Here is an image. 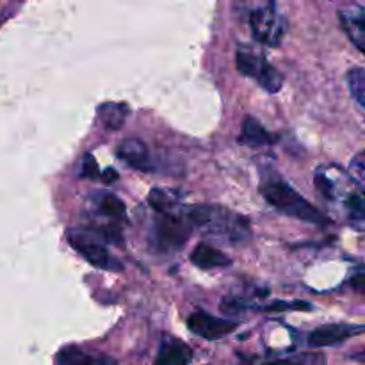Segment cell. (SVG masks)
Segmentation results:
<instances>
[{
  "label": "cell",
  "mask_w": 365,
  "mask_h": 365,
  "mask_svg": "<svg viewBox=\"0 0 365 365\" xmlns=\"http://www.w3.org/2000/svg\"><path fill=\"white\" fill-rule=\"evenodd\" d=\"M189 223L202 228L210 237L228 245H245L252 237L248 217L217 205H192L185 209Z\"/></svg>",
  "instance_id": "1"
},
{
  "label": "cell",
  "mask_w": 365,
  "mask_h": 365,
  "mask_svg": "<svg viewBox=\"0 0 365 365\" xmlns=\"http://www.w3.org/2000/svg\"><path fill=\"white\" fill-rule=\"evenodd\" d=\"M260 192L266 198L269 205L280 212L287 214V216L296 217L299 221H305L310 225H327L328 217L323 216L319 209L307 202L291 184L284 180L282 177L277 175H269L262 180L260 184Z\"/></svg>",
  "instance_id": "2"
},
{
  "label": "cell",
  "mask_w": 365,
  "mask_h": 365,
  "mask_svg": "<svg viewBox=\"0 0 365 365\" xmlns=\"http://www.w3.org/2000/svg\"><path fill=\"white\" fill-rule=\"evenodd\" d=\"M66 237L71 248L81 253L91 266L103 271H114V273L123 269V264L113 253H109L106 242L93 228H70L66 232Z\"/></svg>",
  "instance_id": "3"
},
{
  "label": "cell",
  "mask_w": 365,
  "mask_h": 365,
  "mask_svg": "<svg viewBox=\"0 0 365 365\" xmlns=\"http://www.w3.org/2000/svg\"><path fill=\"white\" fill-rule=\"evenodd\" d=\"M235 66L245 77L253 78L260 84V88L267 93H278L284 86V77L280 71L257 50L241 45L235 52Z\"/></svg>",
  "instance_id": "4"
},
{
  "label": "cell",
  "mask_w": 365,
  "mask_h": 365,
  "mask_svg": "<svg viewBox=\"0 0 365 365\" xmlns=\"http://www.w3.org/2000/svg\"><path fill=\"white\" fill-rule=\"evenodd\" d=\"M252 36L259 43L267 46H278L287 32V21L278 11L277 4L267 2L253 7L248 14Z\"/></svg>",
  "instance_id": "5"
},
{
  "label": "cell",
  "mask_w": 365,
  "mask_h": 365,
  "mask_svg": "<svg viewBox=\"0 0 365 365\" xmlns=\"http://www.w3.org/2000/svg\"><path fill=\"white\" fill-rule=\"evenodd\" d=\"M191 228L178 214H157L153 221V246L159 252H177L189 239Z\"/></svg>",
  "instance_id": "6"
},
{
  "label": "cell",
  "mask_w": 365,
  "mask_h": 365,
  "mask_svg": "<svg viewBox=\"0 0 365 365\" xmlns=\"http://www.w3.org/2000/svg\"><path fill=\"white\" fill-rule=\"evenodd\" d=\"M239 323L227 319V317H217L205 310H196L187 317V328L192 335L205 341H217L227 335L234 334L237 330Z\"/></svg>",
  "instance_id": "7"
},
{
  "label": "cell",
  "mask_w": 365,
  "mask_h": 365,
  "mask_svg": "<svg viewBox=\"0 0 365 365\" xmlns=\"http://www.w3.org/2000/svg\"><path fill=\"white\" fill-rule=\"evenodd\" d=\"M362 331V324H324V327L310 331L307 342L314 348H327V346L342 344L344 341L360 335Z\"/></svg>",
  "instance_id": "8"
},
{
  "label": "cell",
  "mask_w": 365,
  "mask_h": 365,
  "mask_svg": "<svg viewBox=\"0 0 365 365\" xmlns=\"http://www.w3.org/2000/svg\"><path fill=\"white\" fill-rule=\"evenodd\" d=\"M339 20H341V25L342 29H344L346 36L351 39L353 45L356 46V50H359V52H364L365 7L362 4L344 7V9L339 11Z\"/></svg>",
  "instance_id": "9"
},
{
  "label": "cell",
  "mask_w": 365,
  "mask_h": 365,
  "mask_svg": "<svg viewBox=\"0 0 365 365\" xmlns=\"http://www.w3.org/2000/svg\"><path fill=\"white\" fill-rule=\"evenodd\" d=\"M57 365H118L113 356L100 351H88L78 346H68L57 355Z\"/></svg>",
  "instance_id": "10"
},
{
  "label": "cell",
  "mask_w": 365,
  "mask_h": 365,
  "mask_svg": "<svg viewBox=\"0 0 365 365\" xmlns=\"http://www.w3.org/2000/svg\"><path fill=\"white\" fill-rule=\"evenodd\" d=\"M118 157L128 164V166L135 168V170L150 171L152 170V157H150V150L141 139L128 138L118 146Z\"/></svg>",
  "instance_id": "11"
},
{
  "label": "cell",
  "mask_w": 365,
  "mask_h": 365,
  "mask_svg": "<svg viewBox=\"0 0 365 365\" xmlns=\"http://www.w3.org/2000/svg\"><path fill=\"white\" fill-rule=\"evenodd\" d=\"M192 359V351L185 342L178 339L168 337L160 344L159 353H157L155 365H189Z\"/></svg>",
  "instance_id": "12"
},
{
  "label": "cell",
  "mask_w": 365,
  "mask_h": 365,
  "mask_svg": "<svg viewBox=\"0 0 365 365\" xmlns=\"http://www.w3.org/2000/svg\"><path fill=\"white\" fill-rule=\"evenodd\" d=\"M239 143L245 146H252V148H259V146L273 145L274 135H271L269 132L266 130V127H264L257 118H253L252 114H250V116H246L245 121H242Z\"/></svg>",
  "instance_id": "13"
},
{
  "label": "cell",
  "mask_w": 365,
  "mask_h": 365,
  "mask_svg": "<svg viewBox=\"0 0 365 365\" xmlns=\"http://www.w3.org/2000/svg\"><path fill=\"white\" fill-rule=\"evenodd\" d=\"M191 262L200 269H216L230 266L232 260L221 250L214 248L209 242H200L191 253Z\"/></svg>",
  "instance_id": "14"
},
{
  "label": "cell",
  "mask_w": 365,
  "mask_h": 365,
  "mask_svg": "<svg viewBox=\"0 0 365 365\" xmlns=\"http://www.w3.org/2000/svg\"><path fill=\"white\" fill-rule=\"evenodd\" d=\"M98 116L107 130H120L130 116V107L123 102H106L98 107Z\"/></svg>",
  "instance_id": "15"
},
{
  "label": "cell",
  "mask_w": 365,
  "mask_h": 365,
  "mask_svg": "<svg viewBox=\"0 0 365 365\" xmlns=\"http://www.w3.org/2000/svg\"><path fill=\"white\" fill-rule=\"evenodd\" d=\"M148 203L157 214H177L180 207V196L171 189L155 187L150 191Z\"/></svg>",
  "instance_id": "16"
},
{
  "label": "cell",
  "mask_w": 365,
  "mask_h": 365,
  "mask_svg": "<svg viewBox=\"0 0 365 365\" xmlns=\"http://www.w3.org/2000/svg\"><path fill=\"white\" fill-rule=\"evenodd\" d=\"M93 203H95L96 209H98V212L102 216L113 217V220H123L127 216V207H125V203L116 195H110V192H96Z\"/></svg>",
  "instance_id": "17"
},
{
  "label": "cell",
  "mask_w": 365,
  "mask_h": 365,
  "mask_svg": "<svg viewBox=\"0 0 365 365\" xmlns=\"http://www.w3.org/2000/svg\"><path fill=\"white\" fill-rule=\"evenodd\" d=\"M346 82H348V89L351 98L355 100L356 107L360 113L365 110V70L362 66H355L348 71L346 75Z\"/></svg>",
  "instance_id": "18"
},
{
  "label": "cell",
  "mask_w": 365,
  "mask_h": 365,
  "mask_svg": "<svg viewBox=\"0 0 365 365\" xmlns=\"http://www.w3.org/2000/svg\"><path fill=\"white\" fill-rule=\"evenodd\" d=\"M346 209H348L349 221L351 225H355L356 230H364V214H365V205L364 198L360 192H353L346 200Z\"/></svg>",
  "instance_id": "19"
},
{
  "label": "cell",
  "mask_w": 365,
  "mask_h": 365,
  "mask_svg": "<svg viewBox=\"0 0 365 365\" xmlns=\"http://www.w3.org/2000/svg\"><path fill=\"white\" fill-rule=\"evenodd\" d=\"M316 187L317 191L321 192V195L324 196V198H334L335 196V185L334 182L330 180V178L327 177V175L323 173V170H317L316 173Z\"/></svg>",
  "instance_id": "20"
},
{
  "label": "cell",
  "mask_w": 365,
  "mask_h": 365,
  "mask_svg": "<svg viewBox=\"0 0 365 365\" xmlns=\"http://www.w3.org/2000/svg\"><path fill=\"white\" fill-rule=\"evenodd\" d=\"M81 177H84V178H96V177H100L98 163H96L95 157L89 155V153L84 157V159H82Z\"/></svg>",
  "instance_id": "21"
},
{
  "label": "cell",
  "mask_w": 365,
  "mask_h": 365,
  "mask_svg": "<svg viewBox=\"0 0 365 365\" xmlns=\"http://www.w3.org/2000/svg\"><path fill=\"white\" fill-rule=\"evenodd\" d=\"M349 168H351L353 175H355V177L359 178V182H364V171H365L364 152H359L355 157H353L351 164H349Z\"/></svg>",
  "instance_id": "22"
},
{
  "label": "cell",
  "mask_w": 365,
  "mask_h": 365,
  "mask_svg": "<svg viewBox=\"0 0 365 365\" xmlns=\"http://www.w3.org/2000/svg\"><path fill=\"white\" fill-rule=\"evenodd\" d=\"M118 177H120V175H118V171L113 170V168H109V170L100 173V178L103 180V184H113V182L118 180Z\"/></svg>",
  "instance_id": "23"
},
{
  "label": "cell",
  "mask_w": 365,
  "mask_h": 365,
  "mask_svg": "<svg viewBox=\"0 0 365 365\" xmlns=\"http://www.w3.org/2000/svg\"><path fill=\"white\" fill-rule=\"evenodd\" d=\"M264 365H303L299 364L298 360H291V359H284V360H273V362H267Z\"/></svg>",
  "instance_id": "24"
},
{
  "label": "cell",
  "mask_w": 365,
  "mask_h": 365,
  "mask_svg": "<svg viewBox=\"0 0 365 365\" xmlns=\"http://www.w3.org/2000/svg\"><path fill=\"white\" fill-rule=\"evenodd\" d=\"M362 280H364V274L362 273H359V274H356V278H355V280H353L351 282V285H353V287H355L356 289V291H359V292H362Z\"/></svg>",
  "instance_id": "25"
}]
</instances>
